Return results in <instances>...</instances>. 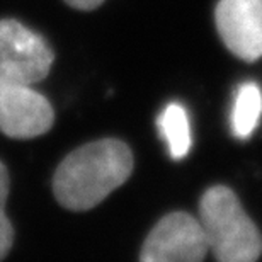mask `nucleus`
I'll return each mask as SVG.
<instances>
[{
  "label": "nucleus",
  "instance_id": "obj_2",
  "mask_svg": "<svg viewBox=\"0 0 262 262\" xmlns=\"http://www.w3.org/2000/svg\"><path fill=\"white\" fill-rule=\"evenodd\" d=\"M198 220L218 262H255L260 257L262 235L232 189L209 187L199 201Z\"/></svg>",
  "mask_w": 262,
  "mask_h": 262
},
{
  "label": "nucleus",
  "instance_id": "obj_5",
  "mask_svg": "<svg viewBox=\"0 0 262 262\" xmlns=\"http://www.w3.org/2000/svg\"><path fill=\"white\" fill-rule=\"evenodd\" d=\"M50 101L33 87L20 85L0 75V131L17 140L45 135L53 126Z\"/></svg>",
  "mask_w": 262,
  "mask_h": 262
},
{
  "label": "nucleus",
  "instance_id": "obj_3",
  "mask_svg": "<svg viewBox=\"0 0 262 262\" xmlns=\"http://www.w3.org/2000/svg\"><path fill=\"white\" fill-rule=\"evenodd\" d=\"M55 53L50 45L19 20H0V75L33 87L48 77Z\"/></svg>",
  "mask_w": 262,
  "mask_h": 262
},
{
  "label": "nucleus",
  "instance_id": "obj_4",
  "mask_svg": "<svg viewBox=\"0 0 262 262\" xmlns=\"http://www.w3.org/2000/svg\"><path fill=\"white\" fill-rule=\"evenodd\" d=\"M208 250L199 220L176 211L162 218L148 233L140 262H203Z\"/></svg>",
  "mask_w": 262,
  "mask_h": 262
},
{
  "label": "nucleus",
  "instance_id": "obj_6",
  "mask_svg": "<svg viewBox=\"0 0 262 262\" xmlns=\"http://www.w3.org/2000/svg\"><path fill=\"white\" fill-rule=\"evenodd\" d=\"M214 23L235 56L244 61L262 58V0H220Z\"/></svg>",
  "mask_w": 262,
  "mask_h": 262
},
{
  "label": "nucleus",
  "instance_id": "obj_10",
  "mask_svg": "<svg viewBox=\"0 0 262 262\" xmlns=\"http://www.w3.org/2000/svg\"><path fill=\"white\" fill-rule=\"evenodd\" d=\"M68 5H72V7L75 9H80V10H92L99 7L104 0H65Z\"/></svg>",
  "mask_w": 262,
  "mask_h": 262
},
{
  "label": "nucleus",
  "instance_id": "obj_9",
  "mask_svg": "<svg viewBox=\"0 0 262 262\" xmlns=\"http://www.w3.org/2000/svg\"><path fill=\"white\" fill-rule=\"evenodd\" d=\"M9 194V174L0 162V260L7 257L14 244V227L5 213V201Z\"/></svg>",
  "mask_w": 262,
  "mask_h": 262
},
{
  "label": "nucleus",
  "instance_id": "obj_1",
  "mask_svg": "<svg viewBox=\"0 0 262 262\" xmlns=\"http://www.w3.org/2000/svg\"><path fill=\"white\" fill-rule=\"evenodd\" d=\"M133 172V154L121 140L106 138L72 151L58 165L53 192L61 206L87 211L123 186Z\"/></svg>",
  "mask_w": 262,
  "mask_h": 262
},
{
  "label": "nucleus",
  "instance_id": "obj_7",
  "mask_svg": "<svg viewBox=\"0 0 262 262\" xmlns=\"http://www.w3.org/2000/svg\"><path fill=\"white\" fill-rule=\"evenodd\" d=\"M157 126H159L162 138L165 140L172 159L181 160L189 154L192 138L189 118H187L184 106L177 102H170L169 106H165L157 119Z\"/></svg>",
  "mask_w": 262,
  "mask_h": 262
},
{
  "label": "nucleus",
  "instance_id": "obj_8",
  "mask_svg": "<svg viewBox=\"0 0 262 262\" xmlns=\"http://www.w3.org/2000/svg\"><path fill=\"white\" fill-rule=\"evenodd\" d=\"M262 114V92L254 82L238 85L232 107V133L240 140H247L257 128Z\"/></svg>",
  "mask_w": 262,
  "mask_h": 262
}]
</instances>
